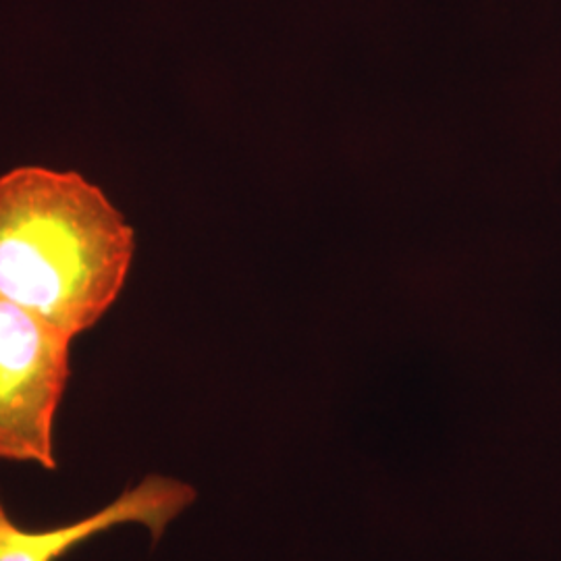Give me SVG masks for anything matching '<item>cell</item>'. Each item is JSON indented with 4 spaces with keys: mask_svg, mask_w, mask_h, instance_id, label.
Returning a JSON list of instances; mask_svg holds the SVG:
<instances>
[{
    "mask_svg": "<svg viewBox=\"0 0 561 561\" xmlns=\"http://www.w3.org/2000/svg\"><path fill=\"white\" fill-rule=\"evenodd\" d=\"M136 238L119 208L76 171L0 175V298L73 340L119 300Z\"/></svg>",
    "mask_w": 561,
    "mask_h": 561,
    "instance_id": "obj_1",
    "label": "cell"
},
{
    "mask_svg": "<svg viewBox=\"0 0 561 561\" xmlns=\"http://www.w3.org/2000/svg\"><path fill=\"white\" fill-rule=\"evenodd\" d=\"M71 341L0 298V460L57 468L55 419L71 375Z\"/></svg>",
    "mask_w": 561,
    "mask_h": 561,
    "instance_id": "obj_2",
    "label": "cell"
},
{
    "mask_svg": "<svg viewBox=\"0 0 561 561\" xmlns=\"http://www.w3.org/2000/svg\"><path fill=\"white\" fill-rule=\"evenodd\" d=\"M196 495L187 482L150 474L90 516L44 530H30L13 520L0 495V561H59L81 542L127 524L144 526L157 545Z\"/></svg>",
    "mask_w": 561,
    "mask_h": 561,
    "instance_id": "obj_3",
    "label": "cell"
}]
</instances>
